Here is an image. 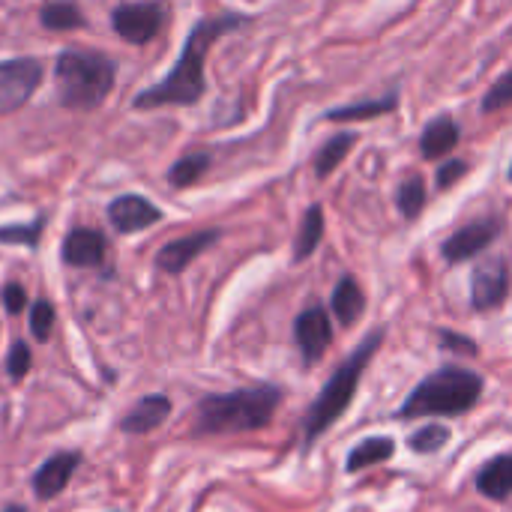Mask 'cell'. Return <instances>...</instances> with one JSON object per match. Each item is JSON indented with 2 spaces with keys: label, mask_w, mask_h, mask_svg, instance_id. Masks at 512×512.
I'll return each mask as SVG.
<instances>
[{
  "label": "cell",
  "mask_w": 512,
  "mask_h": 512,
  "mask_svg": "<svg viewBox=\"0 0 512 512\" xmlns=\"http://www.w3.org/2000/svg\"><path fill=\"white\" fill-rule=\"evenodd\" d=\"M240 24H246V18L240 15H219V18H204L195 24V30L189 33L180 60L174 63L171 75L165 81H159L156 87L144 90L135 96V108H162V105H192L204 96V60L207 51L213 48V42L231 30H237Z\"/></svg>",
  "instance_id": "6da1fadb"
},
{
  "label": "cell",
  "mask_w": 512,
  "mask_h": 512,
  "mask_svg": "<svg viewBox=\"0 0 512 512\" xmlns=\"http://www.w3.org/2000/svg\"><path fill=\"white\" fill-rule=\"evenodd\" d=\"M279 402L282 393L270 384L207 396L195 411V435H237L264 429L273 420Z\"/></svg>",
  "instance_id": "7a4b0ae2"
},
{
  "label": "cell",
  "mask_w": 512,
  "mask_h": 512,
  "mask_svg": "<svg viewBox=\"0 0 512 512\" xmlns=\"http://www.w3.org/2000/svg\"><path fill=\"white\" fill-rule=\"evenodd\" d=\"M483 396V378L462 366H444L426 375L405 405L399 408L402 420H426V417H462Z\"/></svg>",
  "instance_id": "3957f363"
},
{
  "label": "cell",
  "mask_w": 512,
  "mask_h": 512,
  "mask_svg": "<svg viewBox=\"0 0 512 512\" xmlns=\"http://www.w3.org/2000/svg\"><path fill=\"white\" fill-rule=\"evenodd\" d=\"M114 63L93 51V48H66L57 57L54 66V84H57V99L60 105L72 108V111H90L96 105H102V99L108 96L111 84H114Z\"/></svg>",
  "instance_id": "277c9868"
},
{
  "label": "cell",
  "mask_w": 512,
  "mask_h": 512,
  "mask_svg": "<svg viewBox=\"0 0 512 512\" xmlns=\"http://www.w3.org/2000/svg\"><path fill=\"white\" fill-rule=\"evenodd\" d=\"M384 342V333H372L369 339H363L357 345V351L333 372V378L324 384V390L318 393V399L312 402L309 414H306V441L312 444L318 435H324L354 402L357 396V387H360V378L369 366V360L375 357V351L381 348Z\"/></svg>",
  "instance_id": "5b68a950"
},
{
  "label": "cell",
  "mask_w": 512,
  "mask_h": 512,
  "mask_svg": "<svg viewBox=\"0 0 512 512\" xmlns=\"http://www.w3.org/2000/svg\"><path fill=\"white\" fill-rule=\"evenodd\" d=\"M42 81V63L30 57L0 63V114H12L36 93Z\"/></svg>",
  "instance_id": "8992f818"
},
{
  "label": "cell",
  "mask_w": 512,
  "mask_h": 512,
  "mask_svg": "<svg viewBox=\"0 0 512 512\" xmlns=\"http://www.w3.org/2000/svg\"><path fill=\"white\" fill-rule=\"evenodd\" d=\"M162 18H165L162 3H126V6L114 9L111 24L120 39H126L132 45H144L159 33Z\"/></svg>",
  "instance_id": "52a82bcc"
},
{
  "label": "cell",
  "mask_w": 512,
  "mask_h": 512,
  "mask_svg": "<svg viewBox=\"0 0 512 512\" xmlns=\"http://www.w3.org/2000/svg\"><path fill=\"white\" fill-rule=\"evenodd\" d=\"M510 294V267L504 258H492V261H483L477 270H474V279H471V300H474V309L480 312H489V309H498Z\"/></svg>",
  "instance_id": "ba28073f"
},
{
  "label": "cell",
  "mask_w": 512,
  "mask_h": 512,
  "mask_svg": "<svg viewBox=\"0 0 512 512\" xmlns=\"http://www.w3.org/2000/svg\"><path fill=\"white\" fill-rule=\"evenodd\" d=\"M294 336L300 345L303 360L312 366L324 357V351L333 342V327H330V315L321 306H309L306 312H300L297 324H294Z\"/></svg>",
  "instance_id": "9c48e42d"
},
{
  "label": "cell",
  "mask_w": 512,
  "mask_h": 512,
  "mask_svg": "<svg viewBox=\"0 0 512 512\" xmlns=\"http://www.w3.org/2000/svg\"><path fill=\"white\" fill-rule=\"evenodd\" d=\"M501 231V222L498 219H477L465 228H459L447 243H444V258L450 264H462V261H471L477 258L483 249H489V243L498 237Z\"/></svg>",
  "instance_id": "30bf717a"
},
{
  "label": "cell",
  "mask_w": 512,
  "mask_h": 512,
  "mask_svg": "<svg viewBox=\"0 0 512 512\" xmlns=\"http://www.w3.org/2000/svg\"><path fill=\"white\" fill-rule=\"evenodd\" d=\"M108 219L120 234H135V231H144V228L156 225L162 219V213H159L156 204H150L141 195H120L117 201H111Z\"/></svg>",
  "instance_id": "8fae6325"
},
{
  "label": "cell",
  "mask_w": 512,
  "mask_h": 512,
  "mask_svg": "<svg viewBox=\"0 0 512 512\" xmlns=\"http://www.w3.org/2000/svg\"><path fill=\"white\" fill-rule=\"evenodd\" d=\"M216 240H219V231H216V228H213V231H198V234H189V237H180V240H171L168 246L159 249L156 264H159L165 273L177 276V273H183L201 252H207Z\"/></svg>",
  "instance_id": "7c38bea8"
},
{
  "label": "cell",
  "mask_w": 512,
  "mask_h": 512,
  "mask_svg": "<svg viewBox=\"0 0 512 512\" xmlns=\"http://www.w3.org/2000/svg\"><path fill=\"white\" fill-rule=\"evenodd\" d=\"M81 456L78 453H57L48 462H42V468L33 474V492L45 501V498H57L66 483L72 480L75 468H78Z\"/></svg>",
  "instance_id": "4fadbf2b"
},
{
  "label": "cell",
  "mask_w": 512,
  "mask_h": 512,
  "mask_svg": "<svg viewBox=\"0 0 512 512\" xmlns=\"http://www.w3.org/2000/svg\"><path fill=\"white\" fill-rule=\"evenodd\" d=\"M60 252L69 267H96L105 258V237L93 228H75L66 234Z\"/></svg>",
  "instance_id": "5bb4252c"
},
{
  "label": "cell",
  "mask_w": 512,
  "mask_h": 512,
  "mask_svg": "<svg viewBox=\"0 0 512 512\" xmlns=\"http://www.w3.org/2000/svg\"><path fill=\"white\" fill-rule=\"evenodd\" d=\"M168 414H171V402H168L165 396L156 393V396L141 399V402L123 417L120 429L129 432V435H147V432L159 429V426L168 420Z\"/></svg>",
  "instance_id": "9a60e30c"
},
{
  "label": "cell",
  "mask_w": 512,
  "mask_h": 512,
  "mask_svg": "<svg viewBox=\"0 0 512 512\" xmlns=\"http://www.w3.org/2000/svg\"><path fill=\"white\" fill-rule=\"evenodd\" d=\"M477 492L489 501L512 498V456H495L477 474Z\"/></svg>",
  "instance_id": "2e32d148"
},
{
  "label": "cell",
  "mask_w": 512,
  "mask_h": 512,
  "mask_svg": "<svg viewBox=\"0 0 512 512\" xmlns=\"http://www.w3.org/2000/svg\"><path fill=\"white\" fill-rule=\"evenodd\" d=\"M456 144H459V126L453 123V117H435L423 129V138H420V150H423L426 159H441Z\"/></svg>",
  "instance_id": "e0dca14e"
},
{
  "label": "cell",
  "mask_w": 512,
  "mask_h": 512,
  "mask_svg": "<svg viewBox=\"0 0 512 512\" xmlns=\"http://www.w3.org/2000/svg\"><path fill=\"white\" fill-rule=\"evenodd\" d=\"M333 312H336V318L345 327H351V324H357L363 318V312H366V294H363V288L357 285L354 276H345L336 285V291H333Z\"/></svg>",
  "instance_id": "ac0fdd59"
},
{
  "label": "cell",
  "mask_w": 512,
  "mask_h": 512,
  "mask_svg": "<svg viewBox=\"0 0 512 512\" xmlns=\"http://www.w3.org/2000/svg\"><path fill=\"white\" fill-rule=\"evenodd\" d=\"M393 453H396L393 438H369V441H360L351 450V456H348V471L351 474H360L363 468H375V465L387 462Z\"/></svg>",
  "instance_id": "d6986e66"
},
{
  "label": "cell",
  "mask_w": 512,
  "mask_h": 512,
  "mask_svg": "<svg viewBox=\"0 0 512 512\" xmlns=\"http://www.w3.org/2000/svg\"><path fill=\"white\" fill-rule=\"evenodd\" d=\"M321 237H324V210L318 204H312L300 222V231H297V243H294V258L297 261H306L318 246H321Z\"/></svg>",
  "instance_id": "ffe728a7"
},
{
  "label": "cell",
  "mask_w": 512,
  "mask_h": 512,
  "mask_svg": "<svg viewBox=\"0 0 512 512\" xmlns=\"http://www.w3.org/2000/svg\"><path fill=\"white\" fill-rule=\"evenodd\" d=\"M39 21L48 30H75L84 24V15L72 0H48L39 12Z\"/></svg>",
  "instance_id": "44dd1931"
},
{
  "label": "cell",
  "mask_w": 512,
  "mask_h": 512,
  "mask_svg": "<svg viewBox=\"0 0 512 512\" xmlns=\"http://www.w3.org/2000/svg\"><path fill=\"white\" fill-rule=\"evenodd\" d=\"M354 141H357V135H351V132L330 138V141L318 150V156H315V174H318L321 180H324V177H330V174L339 168V162L351 153Z\"/></svg>",
  "instance_id": "7402d4cb"
},
{
  "label": "cell",
  "mask_w": 512,
  "mask_h": 512,
  "mask_svg": "<svg viewBox=\"0 0 512 512\" xmlns=\"http://www.w3.org/2000/svg\"><path fill=\"white\" fill-rule=\"evenodd\" d=\"M396 108V96H384V99H375V102H357V105H345V108H336L330 111L327 117L336 120V123H354V120H372V117H381L387 111Z\"/></svg>",
  "instance_id": "603a6c76"
},
{
  "label": "cell",
  "mask_w": 512,
  "mask_h": 512,
  "mask_svg": "<svg viewBox=\"0 0 512 512\" xmlns=\"http://www.w3.org/2000/svg\"><path fill=\"white\" fill-rule=\"evenodd\" d=\"M396 204L408 219H417L426 207V183L420 177H408L396 192Z\"/></svg>",
  "instance_id": "cb8c5ba5"
},
{
  "label": "cell",
  "mask_w": 512,
  "mask_h": 512,
  "mask_svg": "<svg viewBox=\"0 0 512 512\" xmlns=\"http://www.w3.org/2000/svg\"><path fill=\"white\" fill-rule=\"evenodd\" d=\"M207 165H210V156H207V153L183 156L180 162H174V168H171L168 180H171V186H192V183L207 171Z\"/></svg>",
  "instance_id": "d4e9b609"
},
{
  "label": "cell",
  "mask_w": 512,
  "mask_h": 512,
  "mask_svg": "<svg viewBox=\"0 0 512 512\" xmlns=\"http://www.w3.org/2000/svg\"><path fill=\"white\" fill-rule=\"evenodd\" d=\"M447 441H450V429L441 426V423H429V426H423V429H417L411 435V450L429 456V453H438Z\"/></svg>",
  "instance_id": "484cf974"
},
{
  "label": "cell",
  "mask_w": 512,
  "mask_h": 512,
  "mask_svg": "<svg viewBox=\"0 0 512 512\" xmlns=\"http://www.w3.org/2000/svg\"><path fill=\"white\" fill-rule=\"evenodd\" d=\"M510 102H512V72H507V75H501V78L489 87V93H486V99H483V111H486V114H492V111L507 108Z\"/></svg>",
  "instance_id": "4316f807"
},
{
  "label": "cell",
  "mask_w": 512,
  "mask_h": 512,
  "mask_svg": "<svg viewBox=\"0 0 512 512\" xmlns=\"http://www.w3.org/2000/svg\"><path fill=\"white\" fill-rule=\"evenodd\" d=\"M51 327H54V309H51V303H45V300L33 303V309H30V330H33V336L39 342H45L51 336Z\"/></svg>",
  "instance_id": "83f0119b"
},
{
  "label": "cell",
  "mask_w": 512,
  "mask_h": 512,
  "mask_svg": "<svg viewBox=\"0 0 512 512\" xmlns=\"http://www.w3.org/2000/svg\"><path fill=\"white\" fill-rule=\"evenodd\" d=\"M39 231H42V219H39V222H33V225L0 228V240H3V243H27V246H36Z\"/></svg>",
  "instance_id": "f1b7e54d"
},
{
  "label": "cell",
  "mask_w": 512,
  "mask_h": 512,
  "mask_svg": "<svg viewBox=\"0 0 512 512\" xmlns=\"http://www.w3.org/2000/svg\"><path fill=\"white\" fill-rule=\"evenodd\" d=\"M6 369H9V375H12L15 381L27 375V369H30V348H27L24 342H15V345H12L9 360H6Z\"/></svg>",
  "instance_id": "f546056e"
},
{
  "label": "cell",
  "mask_w": 512,
  "mask_h": 512,
  "mask_svg": "<svg viewBox=\"0 0 512 512\" xmlns=\"http://www.w3.org/2000/svg\"><path fill=\"white\" fill-rule=\"evenodd\" d=\"M465 174H468V165H465V162H459V159L444 162V165L438 168V186H441V189H450V186L459 183Z\"/></svg>",
  "instance_id": "4dcf8cb0"
},
{
  "label": "cell",
  "mask_w": 512,
  "mask_h": 512,
  "mask_svg": "<svg viewBox=\"0 0 512 512\" xmlns=\"http://www.w3.org/2000/svg\"><path fill=\"white\" fill-rule=\"evenodd\" d=\"M3 303H6V312L18 315V312L27 306V294H24V288H21L18 282H9V285L3 288Z\"/></svg>",
  "instance_id": "1f68e13d"
},
{
  "label": "cell",
  "mask_w": 512,
  "mask_h": 512,
  "mask_svg": "<svg viewBox=\"0 0 512 512\" xmlns=\"http://www.w3.org/2000/svg\"><path fill=\"white\" fill-rule=\"evenodd\" d=\"M441 345H447L450 351H465V354H477V345L471 339H462L456 333H441Z\"/></svg>",
  "instance_id": "d6a6232c"
},
{
  "label": "cell",
  "mask_w": 512,
  "mask_h": 512,
  "mask_svg": "<svg viewBox=\"0 0 512 512\" xmlns=\"http://www.w3.org/2000/svg\"><path fill=\"white\" fill-rule=\"evenodd\" d=\"M3 512H24V510H21V507H6Z\"/></svg>",
  "instance_id": "836d02e7"
},
{
  "label": "cell",
  "mask_w": 512,
  "mask_h": 512,
  "mask_svg": "<svg viewBox=\"0 0 512 512\" xmlns=\"http://www.w3.org/2000/svg\"><path fill=\"white\" fill-rule=\"evenodd\" d=\"M510 177H512V171H510Z\"/></svg>",
  "instance_id": "e575fe53"
}]
</instances>
